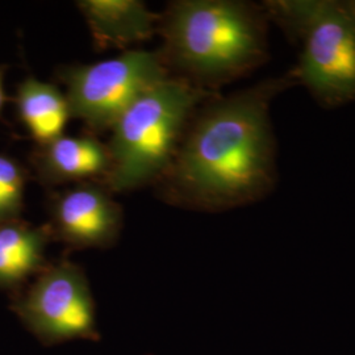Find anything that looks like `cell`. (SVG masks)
Returning <instances> with one entry per match:
<instances>
[{"label": "cell", "instance_id": "2", "mask_svg": "<svg viewBox=\"0 0 355 355\" xmlns=\"http://www.w3.org/2000/svg\"><path fill=\"white\" fill-rule=\"evenodd\" d=\"M263 4L245 0H177L159 15L158 51L168 74L218 92L270 58Z\"/></svg>", "mask_w": 355, "mask_h": 355}, {"label": "cell", "instance_id": "4", "mask_svg": "<svg viewBox=\"0 0 355 355\" xmlns=\"http://www.w3.org/2000/svg\"><path fill=\"white\" fill-rule=\"evenodd\" d=\"M270 23L297 48L292 73L316 102H355V0H266Z\"/></svg>", "mask_w": 355, "mask_h": 355}, {"label": "cell", "instance_id": "1", "mask_svg": "<svg viewBox=\"0 0 355 355\" xmlns=\"http://www.w3.org/2000/svg\"><path fill=\"white\" fill-rule=\"evenodd\" d=\"M297 86L290 69L204 102L192 116L170 168L157 183L162 200L221 212L270 195L278 180L271 104Z\"/></svg>", "mask_w": 355, "mask_h": 355}, {"label": "cell", "instance_id": "6", "mask_svg": "<svg viewBox=\"0 0 355 355\" xmlns=\"http://www.w3.org/2000/svg\"><path fill=\"white\" fill-rule=\"evenodd\" d=\"M12 309L42 345L101 340L89 279L69 258L48 263L17 295Z\"/></svg>", "mask_w": 355, "mask_h": 355}, {"label": "cell", "instance_id": "13", "mask_svg": "<svg viewBox=\"0 0 355 355\" xmlns=\"http://www.w3.org/2000/svg\"><path fill=\"white\" fill-rule=\"evenodd\" d=\"M4 76H6V67L0 66V114L4 108V104L7 103V95L4 89Z\"/></svg>", "mask_w": 355, "mask_h": 355}, {"label": "cell", "instance_id": "12", "mask_svg": "<svg viewBox=\"0 0 355 355\" xmlns=\"http://www.w3.org/2000/svg\"><path fill=\"white\" fill-rule=\"evenodd\" d=\"M28 171L17 159L0 154V224L21 218Z\"/></svg>", "mask_w": 355, "mask_h": 355}, {"label": "cell", "instance_id": "7", "mask_svg": "<svg viewBox=\"0 0 355 355\" xmlns=\"http://www.w3.org/2000/svg\"><path fill=\"white\" fill-rule=\"evenodd\" d=\"M48 208L54 241L71 249H108L119 241L123 208L103 183L85 182L57 191Z\"/></svg>", "mask_w": 355, "mask_h": 355}, {"label": "cell", "instance_id": "3", "mask_svg": "<svg viewBox=\"0 0 355 355\" xmlns=\"http://www.w3.org/2000/svg\"><path fill=\"white\" fill-rule=\"evenodd\" d=\"M217 94L171 76L142 92L110 129L112 165L103 184L112 193L157 184L173 164L192 116Z\"/></svg>", "mask_w": 355, "mask_h": 355}, {"label": "cell", "instance_id": "5", "mask_svg": "<svg viewBox=\"0 0 355 355\" xmlns=\"http://www.w3.org/2000/svg\"><path fill=\"white\" fill-rule=\"evenodd\" d=\"M167 76L158 51H127L95 64L57 69L71 117L82 120L92 135L110 130L130 103Z\"/></svg>", "mask_w": 355, "mask_h": 355}, {"label": "cell", "instance_id": "8", "mask_svg": "<svg viewBox=\"0 0 355 355\" xmlns=\"http://www.w3.org/2000/svg\"><path fill=\"white\" fill-rule=\"evenodd\" d=\"M40 182L45 186L104 183L111 171V154L92 133L66 136L36 146L31 157Z\"/></svg>", "mask_w": 355, "mask_h": 355}, {"label": "cell", "instance_id": "9", "mask_svg": "<svg viewBox=\"0 0 355 355\" xmlns=\"http://www.w3.org/2000/svg\"><path fill=\"white\" fill-rule=\"evenodd\" d=\"M95 48H127L148 41L158 33L159 15L140 0H80L76 1Z\"/></svg>", "mask_w": 355, "mask_h": 355}, {"label": "cell", "instance_id": "10", "mask_svg": "<svg viewBox=\"0 0 355 355\" xmlns=\"http://www.w3.org/2000/svg\"><path fill=\"white\" fill-rule=\"evenodd\" d=\"M53 239L49 224L21 218L0 224V290H16L48 266L45 253Z\"/></svg>", "mask_w": 355, "mask_h": 355}, {"label": "cell", "instance_id": "11", "mask_svg": "<svg viewBox=\"0 0 355 355\" xmlns=\"http://www.w3.org/2000/svg\"><path fill=\"white\" fill-rule=\"evenodd\" d=\"M15 104L20 121L37 146L61 137L73 119L64 91L33 76L19 83Z\"/></svg>", "mask_w": 355, "mask_h": 355}]
</instances>
